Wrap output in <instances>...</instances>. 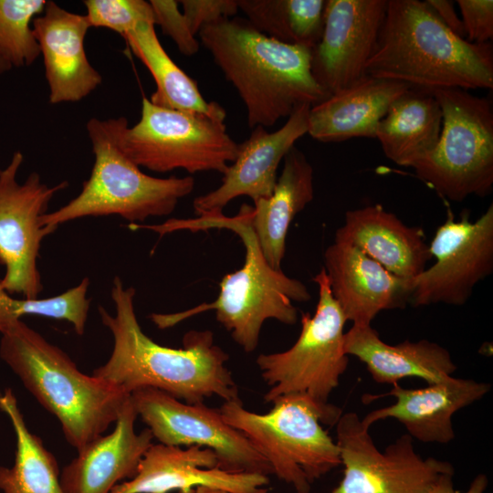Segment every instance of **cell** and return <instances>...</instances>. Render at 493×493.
<instances>
[{"mask_svg":"<svg viewBox=\"0 0 493 493\" xmlns=\"http://www.w3.org/2000/svg\"><path fill=\"white\" fill-rule=\"evenodd\" d=\"M149 2L154 13V25H158L163 33L173 40L183 55L196 54L200 42L192 34L183 11L179 9V1L151 0Z\"/></svg>","mask_w":493,"mask_h":493,"instance_id":"obj_32","label":"cell"},{"mask_svg":"<svg viewBox=\"0 0 493 493\" xmlns=\"http://www.w3.org/2000/svg\"><path fill=\"white\" fill-rule=\"evenodd\" d=\"M137 417L130 396L113 431L87 444L63 468L60 485L64 493H110L120 481L135 476L153 440L149 428L136 433Z\"/></svg>","mask_w":493,"mask_h":493,"instance_id":"obj_21","label":"cell"},{"mask_svg":"<svg viewBox=\"0 0 493 493\" xmlns=\"http://www.w3.org/2000/svg\"><path fill=\"white\" fill-rule=\"evenodd\" d=\"M269 483L267 476L234 473L217 467L215 453L199 446L152 444L135 476L116 485L110 493H193L199 486L231 493H249Z\"/></svg>","mask_w":493,"mask_h":493,"instance_id":"obj_17","label":"cell"},{"mask_svg":"<svg viewBox=\"0 0 493 493\" xmlns=\"http://www.w3.org/2000/svg\"><path fill=\"white\" fill-rule=\"evenodd\" d=\"M23 160L16 151L0 170V265L5 267L0 286L9 294L37 299L43 290L37 267L41 242L53 233L42 225L41 217L68 182L50 186L33 172L20 184L16 177Z\"/></svg>","mask_w":493,"mask_h":493,"instance_id":"obj_12","label":"cell"},{"mask_svg":"<svg viewBox=\"0 0 493 493\" xmlns=\"http://www.w3.org/2000/svg\"><path fill=\"white\" fill-rule=\"evenodd\" d=\"M410 88L402 82L366 75L310 107L308 134L322 142L375 138L377 126L393 102Z\"/></svg>","mask_w":493,"mask_h":493,"instance_id":"obj_23","label":"cell"},{"mask_svg":"<svg viewBox=\"0 0 493 493\" xmlns=\"http://www.w3.org/2000/svg\"><path fill=\"white\" fill-rule=\"evenodd\" d=\"M442 110L435 149L412 168L440 196L462 202L493 186V108L490 100L461 89L430 90Z\"/></svg>","mask_w":493,"mask_h":493,"instance_id":"obj_8","label":"cell"},{"mask_svg":"<svg viewBox=\"0 0 493 493\" xmlns=\"http://www.w3.org/2000/svg\"><path fill=\"white\" fill-rule=\"evenodd\" d=\"M357 414H342L336 423L343 477L330 493H426L446 473L455 472L447 461L423 458L408 435L380 451Z\"/></svg>","mask_w":493,"mask_h":493,"instance_id":"obj_11","label":"cell"},{"mask_svg":"<svg viewBox=\"0 0 493 493\" xmlns=\"http://www.w3.org/2000/svg\"><path fill=\"white\" fill-rule=\"evenodd\" d=\"M271 404L267 414L246 409L240 399L225 401L219 410L267 461L273 475L297 493H309L316 480L341 465L337 443L322 424L336 425L342 411L300 394Z\"/></svg>","mask_w":493,"mask_h":493,"instance_id":"obj_7","label":"cell"},{"mask_svg":"<svg viewBox=\"0 0 493 493\" xmlns=\"http://www.w3.org/2000/svg\"><path fill=\"white\" fill-rule=\"evenodd\" d=\"M131 398L160 444L208 448L216 456L217 467L228 472L273 475L267 461L224 420L219 408L187 404L151 387L135 390Z\"/></svg>","mask_w":493,"mask_h":493,"instance_id":"obj_13","label":"cell"},{"mask_svg":"<svg viewBox=\"0 0 493 493\" xmlns=\"http://www.w3.org/2000/svg\"><path fill=\"white\" fill-rule=\"evenodd\" d=\"M310 105L298 107L278 130L269 132L257 126L238 144L237 154L223 174L216 189L194 200V214H222L233 199L248 196L254 202L270 196L278 181V168L295 142L308 133Z\"/></svg>","mask_w":493,"mask_h":493,"instance_id":"obj_16","label":"cell"},{"mask_svg":"<svg viewBox=\"0 0 493 493\" xmlns=\"http://www.w3.org/2000/svg\"><path fill=\"white\" fill-rule=\"evenodd\" d=\"M124 117L91 118L87 131L95 161L80 193L65 205L41 217L55 232L68 221L88 216L119 215L131 224L171 215L180 199L194 188L192 176L158 178L144 173L123 152Z\"/></svg>","mask_w":493,"mask_h":493,"instance_id":"obj_6","label":"cell"},{"mask_svg":"<svg viewBox=\"0 0 493 493\" xmlns=\"http://www.w3.org/2000/svg\"><path fill=\"white\" fill-rule=\"evenodd\" d=\"M179 4L195 37L203 26L221 18H229L239 11L237 0H182Z\"/></svg>","mask_w":493,"mask_h":493,"instance_id":"obj_34","label":"cell"},{"mask_svg":"<svg viewBox=\"0 0 493 493\" xmlns=\"http://www.w3.org/2000/svg\"><path fill=\"white\" fill-rule=\"evenodd\" d=\"M125 154L139 167L167 173H225L237 154L238 143L227 133L225 121L184 112L142 100L141 118L121 136Z\"/></svg>","mask_w":493,"mask_h":493,"instance_id":"obj_10","label":"cell"},{"mask_svg":"<svg viewBox=\"0 0 493 493\" xmlns=\"http://www.w3.org/2000/svg\"><path fill=\"white\" fill-rule=\"evenodd\" d=\"M90 27L85 15L68 11L53 1H47L44 11L33 20L51 104L81 100L101 84L102 77L85 49Z\"/></svg>","mask_w":493,"mask_h":493,"instance_id":"obj_19","label":"cell"},{"mask_svg":"<svg viewBox=\"0 0 493 493\" xmlns=\"http://www.w3.org/2000/svg\"><path fill=\"white\" fill-rule=\"evenodd\" d=\"M197 36L236 89L251 129L271 127L298 107L330 96L312 76L310 48L273 39L246 18H221Z\"/></svg>","mask_w":493,"mask_h":493,"instance_id":"obj_2","label":"cell"},{"mask_svg":"<svg viewBox=\"0 0 493 493\" xmlns=\"http://www.w3.org/2000/svg\"><path fill=\"white\" fill-rule=\"evenodd\" d=\"M193 493H231V492H228L220 488L199 486L194 489ZM249 493H268V490L265 488L264 487H262Z\"/></svg>","mask_w":493,"mask_h":493,"instance_id":"obj_37","label":"cell"},{"mask_svg":"<svg viewBox=\"0 0 493 493\" xmlns=\"http://www.w3.org/2000/svg\"><path fill=\"white\" fill-rule=\"evenodd\" d=\"M83 4L91 27L108 28L121 37L142 23L154 25L152 7L144 0H85Z\"/></svg>","mask_w":493,"mask_h":493,"instance_id":"obj_31","label":"cell"},{"mask_svg":"<svg viewBox=\"0 0 493 493\" xmlns=\"http://www.w3.org/2000/svg\"><path fill=\"white\" fill-rule=\"evenodd\" d=\"M334 242L352 246L392 274L412 280L432 258L424 231L409 226L381 205L349 210Z\"/></svg>","mask_w":493,"mask_h":493,"instance_id":"obj_22","label":"cell"},{"mask_svg":"<svg viewBox=\"0 0 493 493\" xmlns=\"http://www.w3.org/2000/svg\"><path fill=\"white\" fill-rule=\"evenodd\" d=\"M344 351L363 362L379 383L393 385L407 377L435 383L451 377L456 370L449 351L438 343L420 340L392 345L372 325H352L344 332Z\"/></svg>","mask_w":493,"mask_h":493,"instance_id":"obj_24","label":"cell"},{"mask_svg":"<svg viewBox=\"0 0 493 493\" xmlns=\"http://www.w3.org/2000/svg\"><path fill=\"white\" fill-rule=\"evenodd\" d=\"M393 386L384 395L393 396L395 403L367 414L362 419L363 425L370 428L378 421L393 418L404 425L412 438L439 444L455 438L453 415L480 400L491 388L487 383L453 376L424 388Z\"/></svg>","mask_w":493,"mask_h":493,"instance_id":"obj_20","label":"cell"},{"mask_svg":"<svg viewBox=\"0 0 493 493\" xmlns=\"http://www.w3.org/2000/svg\"><path fill=\"white\" fill-rule=\"evenodd\" d=\"M0 410L9 417L16 438L14 465L0 466L1 492L64 493L57 459L27 428L12 389L0 394Z\"/></svg>","mask_w":493,"mask_h":493,"instance_id":"obj_28","label":"cell"},{"mask_svg":"<svg viewBox=\"0 0 493 493\" xmlns=\"http://www.w3.org/2000/svg\"><path fill=\"white\" fill-rule=\"evenodd\" d=\"M13 67L0 56V74L10 70Z\"/></svg>","mask_w":493,"mask_h":493,"instance_id":"obj_39","label":"cell"},{"mask_svg":"<svg viewBox=\"0 0 493 493\" xmlns=\"http://www.w3.org/2000/svg\"><path fill=\"white\" fill-rule=\"evenodd\" d=\"M272 194L254 202L251 227L268 265L281 269L286 237L294 217L314 197L313 168L295 146L284 157Z\"/></svg>","mask_w":493,"mask_h":493,"instance_id":"obj_25","label":"cell"},{"mask_svg":"<svg viewBox=\"0 0 493 493\" xmlns=\"http://www.w3.org/2000/svg\"><path fill=\"white\" fill-rule=\"evenodd\" d=\"M387 0H326L321 37L311 49L310 70L329 94L366 76Z\"/></svg>","mask_w":493,"mask_h":493,"instance_id":"obj_15","label":"cell"},{"mask_svg":"<svg viewBox=\"0 0 493 493\" xmlns=\"http://www.w3.org/2000/svg\"><path fill=\"white\" fill-rule=\"evenodd\" d=\"M135 57L148 68L156 89L150 101L158 107L203 114L225 121L226 110L216 102H208L196 81L170 58L162 46L152 23H142L122 37Z\"/></svg>","mask_w":493,"mask_h":493,"instance_id":"obj_27","label":"cell"},{"mask_svg":"<svg viewBox=\"0 0 493 493\" xmlns=\"http://www.w3.org/2000/svg\"><path fill=\"white\" fill-rule=\"evenodd\" d=\"M430 267L412 279L410 304L464 305L475 286L493 272V204L474 222L450 211L429 245Z\"/></svg>","mask_w":493,"mask_h":493,"instance_id":"obj_14","label":"cell"},{"mask_svg":"<svg viewBox=\"0 0 493 493\" xmlns=\"http://www.w3.org/2000/svg\"><path fill=\"white\" fill-rule=\"evenodd\" d=\"M455 472L443 474L426 491V493H460L454 488ZM488 485L485 474H478L470 483L468 488L463 493H484Z\"/></svg>","mask_w":493,"mask_h":493,"instance_id":"obj_36","label":"cell"},{"mask_svg":"<svg viewBox=\"0 0 493 493\" xmlns=\"http://www.w3.org/2000/svg\"><path fill=\"white\" fill-rule=\"evenodd\" d=\"M425 2L449 30L465 38L463 24L456 12L453 2L448 0H426Z\"/></svg>","mask_w":493,"mask_h":493,"instance_id":"obj_35","label":"cell"},{"mask_svg":"<svg viewBox=\"0 0 493 493\" xmlns=\"http://www.w3.org/2000/svg\"><path fill=\"white\" fill-rule=\"evenodd\" d=\"M312 280L319 289L316 310L313 316L301 313V330L295 343L284 351L262 353L257 358L261 377L268 386L266 403L300 394L329 404L348 367L349 356L344 351L347 320L331 295L323 267Z\"/></svg>","mask_w":493,"mask_h":493,"instance_id":"obj_9","label":"cell"},{"mask_svg":"<svg viewBox=\"0 0 493 493\" xmlns=\"http://www.w3.org/2000/svg\"><path fill=\"white\" fill-rule=\"evenodd\" d=\"M331 295L347 321L372 325L383 310L410 303L412 280L399 278L360 249L333 242L324 253Z\"/></svg>","mask_w":493,"mask_h":493,"instance_id":"obj_18","label":"cell"},{"mask_svg":"<svg viewBox=\"0 0 493 493\" xmlns=\"http://www.w3.org/2000/svg\"><path fill=\"white\" fill-rule=\"evenodd\" d=\"M0 333L1 360L58 418L65 438L77 451L115 424L130 393L80 372L64 351L20 319L5 324Z\"/></svg>","mask_w":493,"mask_h":493,"instance_id":"obj_5","label":"cell"},{"mask_svg":"<svg viewBox=\"0 0 493 493\" xmlns=\"http://www.w3.org/2000/svg\"><path fill=\"white\" fill-rule=\"evenodd\" d=\"M46 0H0V56L12 67L33 64L40 55L32 23Z\"/></svg>","mask_w":493,"mask_h":493,"instance_id":"obj_30","label":"cell"},{"mask_svg":"<svg viewBox=\"0 0 493 493\" xmlns=\"http://www.w3.org/2000/svg\"><path fill=\"white\" fill-rule=\"evenodd\" d=\"M246 19L279 42L312 49L324 25L325 0H237Z\"/></svg>","mask_w":493,"mask_h":493,"instance_id":"obj_29","label":"cell"},{"mask_svg":"<svg viewBox=\"0 0 493 493\" xmlns=\"http://www.w3.org/2000/svg\"><path fill=\"white\" fill-rule=\"evenodd\" d=\"M442 119L440 105L430 90L410 88L393 102L375 138L389 160L412 167L436 146Z\"/></svg>","mask_w":493,"mask_h":493,"instance_id":"obj_26","label":"cell"},{"mask_svg":"<svg viewBox=\"0 0 493 493\" xmlns=\"http://www.w3.org/2000/svg\"><path fill=\"white\" fill-rule=\"evenodd\" d=\"M467 40L473 44L490 43L493 37V1L458 0Z\"/></svg>","mask_w":493,"mask_h":493,"instance_id":"obj_33","label":"cell"},{"mask_svg":"<svg viewBox=\"0 0 493 493\" xmlns=\"http://www.w3.org/2000/svg\"><path fill=\"white\" fill-rule=\"evenodd\" d=\"M366 75L426 90L493 88L491 43L473 44L419 0H387Z\"/></svg>","mask_w":493,"mask_h":493,"instance_id":"obj_4","label":"cell"},{"mask_svg":"<svg viewBox=\"0 0 493 493\" xmlns=\"http://www.w3.org/2000/svg\"><path fill=\"white\" fill-rule=\"evenodd\" d=\"M252 212L253 206L244 204L235 216L222 213L189 219L171 218L157 226L162 236L179 230L228 229L240 237L246 249L242 267L222 278L215 300L182 312L152 313L150 318L158 328H171L199 313L215 310L216 320L232 339L245 351L251 352L258 345L266 320L272 319L287 325L297 322L298 309L293 302L308 301L310 294L300 280L268 265L251 227Z\"/></svg>","mask_w":493,"mask_h":493,"instance_id":"obj_3","label":"cell"},{"mask_svg":"<svg viewBox=\"0 0 493 493\" xmlns=\"http://www.w3.org/2000/svg\"><path fill=\"white\" fill-rule=\"evenodd\" d=\"M135 289L115 277L111 299L115 314L99 307L101 321L113 337L108 361L92 375L106 380L128 393L151 387L187 404L204 403L218 396L239 399L238 387L226 367L229 355L215 344L211 330L186 332L183 348L162 346L142 330L134 309Z\"/></svg>","mask_w":493,"mask_h":493,"instance_id":"obj_1","label":"cell"},{"mask_svg":"<svg viewBox=\"0 0 493 493\" xmlns=\"http://www.w3.org/2000/svg\"><path fill=\"white\" fill-rule=\"evenodd\" d=\"M10 295L0 286V318L3 316Z\"/></svg>","mask_w":493,"mask_h":493,"instance_id":"obj_38","label":"cell"}]
</instances>
